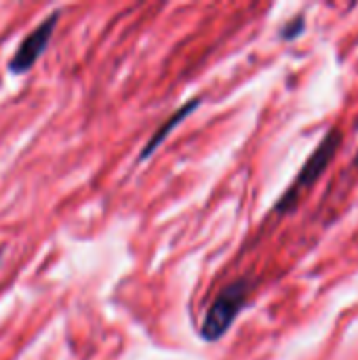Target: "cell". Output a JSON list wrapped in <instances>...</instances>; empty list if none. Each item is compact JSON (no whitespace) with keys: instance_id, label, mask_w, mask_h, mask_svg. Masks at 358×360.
Instances as JSON below:
<instances>
[{"instance_id":"cell-4","label":"cell","mask_w":358,"mask_h":360,"mask_svg":"<svg viewBox=\"0 0 358 360\" xmlns=\"http://www.w3.org/2000/svg\"><path fill=\"white\" fill-rule=\"evenodd\" d=\"M196 108H198V99H194V101L186 103L181 110H177V112H175V114H173V116H171V118H169L160 129H158V131H156V135L148 141V146H146V148H143V152H141V158H148V156H150V154H152V152H154V150L165 141V139H167V135H169V133H171V131H173V129H175L184 118H186V116H188V114H192Z\"/></svg>"},{"instance_id":"cell-1","label":"cell","mask_w":358,"mask_h":360,"mask_svg":"<svg viewBox=\"0 0 358 360\" xmlns=\"http://www.w3.org/2000/svg\"><path fill=\"white\" fill-rule=\"evenodd\" d=\"M340 143H342V131H340V129L327 131V135L323 137V141L317 146V150H314V152L310 154V158L304 162L300 175L293 179V184L289 186V190L281 196V200H279V205H276V211H279V213L291 211V209L298 205L300 196H302L310 186H314V184L323 177V173L327 171L329 162L333 160V156H335Z\"/></svg>"},{"instance_id":"cell-2","label":"cell","mask_w":358,"mask_h":360,"mask_svg":"<svg viewBox=\"0 0 358 360\" xmlns=\"http://www.w3.org/2000/svg\"><path fill=\"white\" fill-rule=\"evenodd\" d=\"M249 291H251V287L247 281H236L217 295V300L211 304V308L205 314V321L200 327L203 340L217 342L219 338H224V333L232 327L238 312L245 308Z\"/></svg>"},{"instance_id":"cell-3","label":"cell","mask_w":358,"mask_h":360,"mask_svg":"<svg viewBox=\"0 0 358 360\" xmlns=\"http://www.w3.org/2000/svg\"><path fill=\"white\" fill-rule=\"evenodd\" d=\"M57 19H59L57 13L49 15L36 30H32L21 40V44L17 46L13 59L8 61V68H11L13 74H23V72H27L36 63V59L42 55V51L46 49V44H49V40L53 36V30L57 25Z\"/></svg>"},{"instance_id":"cell-6","label":"cell","mask_w":358,"mask_h":360,"mask_svg":"<svg viewBox=\"0 0 358 360\" xmlns=\"http://www.w3.org/2000/svg\"><path fill=\"white\" fill-rule=\"evenodd\" d=\"M354 162H357V165H358V154H357V160H354Z\"/></svg>"},{"instance_id":"cell-5","label":"cell","mask_w":358,"mask_h":360,"mask_svg":"<svg viewBox=\"0 0 358 360\" xmlns=\"http://www.w3.org/2000/svg\"><path fill=\"white\" fill-rule=\"evenodd\" d=\"M304 25H306V21H304V17L300 15V17L291 19V21L283 27V32H281V34H283V38L291 40V38H295V36H300V34H302Z\"/></svg>"}]
</instances>
